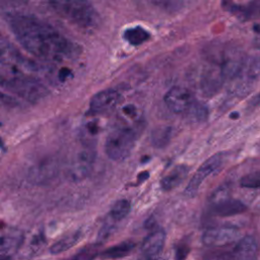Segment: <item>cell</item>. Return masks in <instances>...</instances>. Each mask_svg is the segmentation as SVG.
Here are the masks:
<instances>
[{
  "label": "cell",
  "mask_w": 260,
  "mask_h": 260,
  "mask_svg": "<svg viewBox=\"0 0 260 260\" xmlns=\"http://www.w3.org/2000/svg\"><path fill=\"white\" fill-rule=\"evenodd\" d=\"M7 22L20 46L41 60L61 63L76 59L81 53V47L77 43L35 15L10 13Z\"/></svg>",
  "instance_id": "cell-1"
},
{
  "label": "cell",
  "mask_w": 260,
  "mask_h": 260,
  "mask_svg": "<svg viewBox=\"0 0 260 260\" xmlns=\"http://www.w3.org/2000/svg\"><path fill=\"white\" fill-rule=\"evenodd\" d=\"M48 4L57 15L80 29H93L100 22L98 11L87 1L55 0Z\"/></svg>",
  "instance_id": "cell-2"
},
{
  "label": "cell",
  "mask_w": 260,
  "mask_h": 260,
  "mask_svg": "<svg viewBox=\"0 0 260 260\" xmlns=\"http://www.w3.org/2000/svg\"><path fill=\"white\" fill-rule=\"evenodd\" d=\"M136 143V134L129 128H118L113 130L105 142V151L108 157L114 161L127 158Z\"/></svg>",
  "instance_id": "cell-3"
},
{
  "label": "cell",
  "mask_w": 260,
  "mask_h": 260,
  "mask_svg": "<svg viewBox=\"0 0 260 260\" xmlns=\"http://www.w3.org/2000/svg\"><path fill=\"white\" fill-rule=\"evenodd\" d=\"M0 66L8 68L11 72L35 71L38 66L32 60L23 56L11 43L0 35Z\"/></svg>",
  "instance_id": "cell-4"
},
{
  "label": "cell",
  "mask_w": 260,
  "mask_h": 260,
  "mask_svg": "<svg viewBox=\"0 0 260 260\" xmlns=\"http://www.w3.org/2000/svg\"><path fill=\"white\" fill-rule=\"evenodd\" d=\"M223 161V154L222 153H215L211 155L209 158H207L195 172L191 180L186 186L185 194L188 196H193L197 193L199 188L201 187L202 183L205 181L206 178H208L210 175H212L215 171L219 169V167L222 165Z\"/></svg>",
  "instance_id": "cell-5"
},
{
  "label": "cell",
  "mask_w": 260,
  "mask_h": 260,
  "mask_svg": "<svg viewBox=\"0 0 260 260\" xmlns=\"http://www.w3.org/2000/svg\"><path fill=\"white\" fill-rule=\"evenodd\" d=\"M95 159V151L92 146H82L74 155L69 167V177L72 180H82L91 171Z\"/></svg>",
  "instance_id": "cell-6"
},
{
  "label": "cell",
  "mask_w": 260,
  "mask_h": 260,
  "mask_svg": "<svg viewBox=\"0 0 260 260\" xmlns=\"http://www.w3.org/2000/svg\"><path fill=\"white\" fill-rule=\"evenodd\" d=\"M23 233L12 226L0 228V260H8L22 246Z\"/></svg>",
  "instance_id": "cell-7"
},
{
  "label": "cell",
  "mask_w": 260,
  "mask_h": 260,
  "mask_svg": "<svg viewBox=\"0 0 260 260\" xmlns=\"http://www.w3.org/2000/svg\"><path fill=\"white\" fill-rule=\"evenodd\" d=\"M121 93L116 89H103L89 101V113L93 115L106 114L113 111L121 102Z\"/></svg>",
  "instance_id": "cell-8"
},
{
  "label": "cell",
  "mask_w": 260,
  "mask_h": 260,
  "mask_svg": "<svg viewBox=\"0 0 260 260\" xmlns=\"http://www.w3.org/2000/svg\"><path fill=\"white\" fill-rule=\"evenodd\" d=\"M165 103L168 109L175 114H185L195 99L191 91L182 86H174L165 95Z\"/></svg>",
  "instance_id": "cell-9"
},
{
  "label": "cell",
  "mask_w": 260,
  "mask_h": 260,
  "mask_svg": "<svg viewBox=\"0 0 260 260\" xmlns=\"http://www.w3.org/2000/svg\"><path fill=\"white\" fill-rule=\"evenodd\" d=\"M240 232L234 226L211 228L204 232L202 242L208 247H223L232 244L239 238Z\"/></svg>",
  "instance_id": "cell-10"
},
{
  "label": "cell",
  "mask_w": 260,
  "mask_h": 260,
  "mask_svg": "<svg viewBox=\"0 0 260 260\" xmlns=\"http://www.w3.org/2000/svg\"><path fill=\"white\" fill-rule=\"evenodd\" d=\"M225 81L221 65L211 64L205 67L200 78V87L205 95L211 96L216 93Z\"/></svg>",
  "instance_id": "cell-11"
},
{
  "label": "cell",
  "mask_w": 260,
  "mask_h": 260,
  "mask_svg": "<svg viewBox=\"0 0 260 260\" xmlns=\"http://www.w3.org/2000/svg\"><path fill=\"white\" fill-rule=\"evenodd\" d=\"M166 240V233L162 230H156L150 233L142 243V256L150 258H159Z\"/></svg>",
  "instance_id": "cell-12"
},
{
  "label": "cell",
  "mask_w": 260,
  "mask_h": 260,
  "mask_svg": "<svg viewBox=\"0 0 260 260\" xmlns=\"http://www.w3.org/2000/svg\"><path fill=\"white\" fill-rule=\"evenodd\" d=\"M258 252V244L254 237L242 238L232 251L233 260H255Z\"/></svg>",
  "instance_id": "cell-13"
},
{
  "label": "cell",
  "mask_w": 260,
  "mask_h": 260,
  "mask_svg": "<svg viewBox=\"0 0 260 260\" xmlns=\"http://www.w3.org/2000/svg\"><path fill=\"white\" fill-rule=\"evenodd\" d=\"M246 209L247 206L242 201L231 198L216 201L211 207L212 213L217 216H232L240 214Z\"/></svg>",
  "instance_id": "cell-14"
},
{
  "label": "cell",
  "mask_w": 260,
  "mask_h": 260,
  "mask_svg": "<svg viewBox=\"0 0 260 260\" xmlns=\"http://www.w3.org/2000/svg\"><path fill=\"white\" fill-rule=\"evenodd\" d=\"M189 173V167L186 165H178L173 168L160 181V187L164 191H170L180 186Z\"/></svg>",
  "instance_id": "cell-15"
},
{
  "label": "cell",
  "mask_w": 260,
  "mask_h": 260,
  "mask_svg": "<svg viewBox=\"0 0 260 260\" xmlns=\"http://www.w3.org/2000/svg\"><path fill=\"white\" fill-rule=\"evenodd\" d=\"M80 237H81V232L80 231H76V232L67 234L66 236L62 237L61 239H59L57 242H55L51 246L50 252L52 254H60L64 251H67L71 247H73L74 245L77 244Z\"/></svg>",
  "instance_id": "cell-16"
},
{
  "label": "cell",
  "mask_w": 260,
  "mask_h": 260,
  "mask_svg": "<svg viewBox=\"0 0 260 260\" xmlns=\"http://www.w3.org/2000/svg\"><path fill=\"white\" fill-rule=\"evenodd\" d=\"M184 116L191 123H202L208 118V108L203 103L195 100Z\"/></svg>",
  "instance_id": "cell-17"
},
{
  "label": "cell",
  "mask_w": 260,
  "mask_h": 260,
  "mask_svg": "<svg viewBox=\"0 0 260 260\" xmlns=\"http://www.w3.org/2000/svg\"><path fill=\"white\" fill-rule=\"evenodd\" d=\"M150 37V34L140 25L129 27L124 31L125 40L132 46H139L146 42Z\"/></svg>",
  "instance_id": "cell-18"
},
{
  "label": "cell",
  "mask_w": 260,
  "mask_h": 260,
  "mask_svg": "<svg viewBox=\"0 0 260 260\" xmlns=\"http://www.w3.org/2000/svg\"><path fill=\"white\" fill-rule=\"evenodd\" d=\"M173 130L169 126H159L153 129L150 139L151 143L156 148H164L171 140Z\"/></svg>",
  "instance_id": "cell-19"
},
{
  "label": "cell",
  "mask_w": 260,
  "mask_h": 260,
  "mask_svg": "<svg viewBox=\"0 0 260 260\" xmlns=\"http://www.w3.org/2000/svg\"><path fill=\"white\" fill-rule=\"evenodd\" d=\"M134 248V244L130 242H124L119 245L113 246L107 250H105L102 253L103 258L107 259H117V258H122L126 255H128L131 250Z\"/></svg>",
  "instance_id": "cell-20"
},
{
  "label": "cell",
  "mask_w": 260,
  "mask_h": 260,
  "mask_svg": "<svg viewBox=\"0 0 260 260\" xmlns=\"http://www.w3.org/2000/svg\"><path fill=\"white\" fill-rule=\"evenodd\" d=\"M131 205L130 202L126 199H120L116 201L110 210V218L112 220H121L125 218L130 212Z\"/></svg>",
  "instance_id": "cell-21"
},
{
  "label": "cell",
  "mask_w": 260,
  "mask_h": 260,
  "mask_svg": "<svg viewBox=\"0 0 260 260\" xmlns=\"http://www.w3.org/2000/svg\"><path fill=\"white\" fill-rule=\"evenodd\" d=\"M240 184L244 188L260 189V171H255L243 176L240 180Z\"/></svg>",
  "instance_id": "cell-22"
},
{
  "label": "cell",
  "mask_w": 260,
  "mask_h": 260,
  "mask_svg": "<svg viewBox=\"0 0 260 260\" xmlns=\"http://www.w3.org/2000/svg\"><path fill=\"white\" fill-rule=\"evenodd\" d=\"M98 254V247L95 245H90L84 247L78 253H76L72 258L68 260H93Z\"/></svg>",
  "instance_id": "cell-23"
},
{
  "label": "cell",
  "mask_w": 260,
  "mask_h": 260,
  "mask_svg": "<svg viewBox=\"0 0 260 260\" xmlns=\"http://www.w3.org/2000/svg\"><path fill=\"white\" fill-rule=\"evenodd\" d=\"M19 105H20V102L16 98L0 89V108L11 109V108L18 107Z\"/></svg>",
  "instance_id": "cell-24"
},
{
  "label": "cell",
  "mask_w": 260,
  "mask_h": 260,
  "mask_svg": "<svg viewBox=\"0 0 260 260\" xmlns=\"http://www.w3.org/2000/svg\"><path fill=\"white\" fill-rule=\"evenodd\" d=\"M204 260H233L232 252L228 251H212L204 255Z\"/></svg>",
  "instance_id": "cell-25"
},
{
  "label": "cell",
  "mask_w": 260,
  "mask_h": 260,
  "mask_svg": "<svg viewBox=\"0 0 260 260\" xmlns=\"http://www.w3.org/2000/svg\"><path fill=\"white\" fill-rule=\"evenodd\" d=\"M44 242H45V239H44V237H43L42 235L36 236V237L32 239V241L29 243V246H28L29 252H28V254H29V255L36 254V253L42 248Z\"/></svg>",
  "instance_id": "cell-26"
},
{
  "label": "cell",
  "mask_w": 260,
  "mask_h": 260,
  "mask_svg": "<svg viewBox=\"0 0 260 260\" xmlns=\"http://www.w3.org/2000/svg\"><path fill=\"white\" fill-rule=\"evenodd\" d=\"M188 252H189V247L187 245L182 244L176 250V259L177 260H184L186 258Z\"/></svg>",
  "instance_id": "cell-27"
},
{
  "label": "cell",
  "mask_w": 260,
  "mask_h": 260,
  "mask_svg": "<svg viewBox=\"0 0 260 260\" xmlns=\"http://www.w3.org/2000/svg\"><path fill=\"white\" fill-rule=\"evenodd\" d=\"M260 103V92L255 96V99L252 101V104L254 105V106H256V105H258Z\"/></svg>",
  "instance_id": "cell-28"
}]
</instances>
